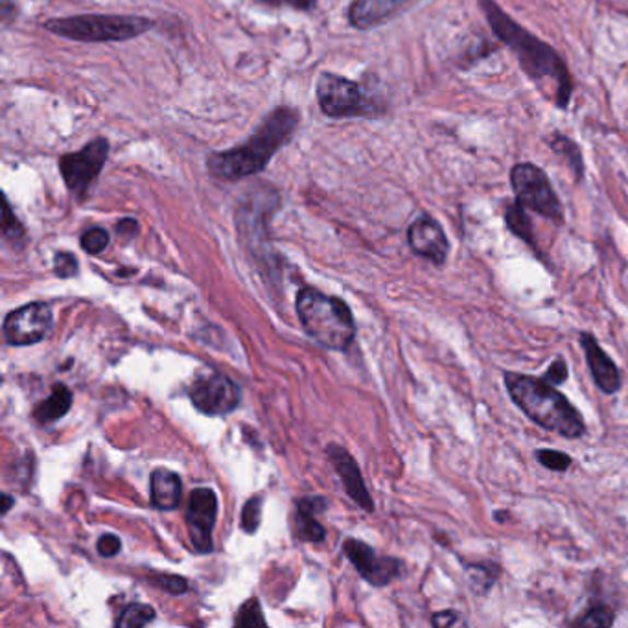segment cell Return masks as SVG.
<instances>
[{"label":"cell","instance_id":"obj_1","mask_svg":"<svg viewBox=\"0 0 628 628\" xmlns=\"http://www.w3.org/2000/svg\"><path fill=\"white\" fill-rule=\"evenodd\" d=\"M487 23L501 43L511 48L512 54L519 58L520 67L525 74L542 89L551 91V100L559 109H566L573 94L570 70L559 53L522 28L511 15H507L495 0H479Z\"/></svg>","mask_w":628,"mask_h":628},{"label":"cell","instance_id":"obj_2","mask_svg":"<svg viewBox=\"0 0 628 628\" xmlns=\"http://www.w3.org/2000/svg\"><path fill=\"white\" fill-rule=\"evenodd\" d=\"M299 126V113L291 107L271 111L244 144L228 152L210 153L207 170L216 179L239 181L266 170L275 153L290 142Z\"/></svg>","mask_w":628,"mask_h":628},{"label":"cell","instance_id":"obj_3","mask_svg":"<svg viewBox=\"0 0 628 628\" xmlns=\"http://www.w3.org/2000/svg\"><path fill=\"white\" fill-rule=\"evenodd\" d=\"M505 387L511 400L544 430L565 439H579L586 433L579 409L546 380L530 374L505 373Z\"/></svg>","mask_w":628,"mask_h":628},{"label":"cell","instance_id":"obj_4","mask_svg":"<svg viewBox=\"0 0 628 628\" xmlns=\"http://www.w3.org/2000/svg\"><path fill=\"white\" fill-rule=\"evenodd\" d=\"M298 314L310 338L325 349H349L356 336L354 317L341 299L304 288L299 291Z\"/></svg>","mask_w":628,"mask_h":628},{"label":"cell","instance_id":"obj_5","mask_svg":"<svg viewBox=\"0 0 628 628\" xmlns=\"http://www.w3.org/2000/svg\"><path fill=\"white\" fill-rule=\"evenodd\" d=\"M155 26L153 21L137 15H77L43 23L50 34L78 43H123L144 35Z\"/></svg>","mask_w":628,"mask_h":628},{"label":"cell","instance_id":"obj_6","mask_svg":"<svg viewBox=\"0 0 628 628\" xmlns=\"http://www.w3.org/2000/svg\"><path fill=\"white\" fill-rule=\"evenodd\" d=\"M315 94H317L321 111L326 117H367L376 111V104L369 98V94L360 83L338 77L334 72H321Z\"/></svg>","mask_w":628,"mask_h":628},{"label":"cell","instance_id":"obj_7","mask_svg":"<svg viewBox=\"0 0 628 628\" xmlns=\"http://www.w3.org/2000/svg\"><path fill=\"white\" fill-rule=\"evenodd\" d=\"M512 190L516 194V201L525 209L544 216L547 220L565 221V207L559 196L553 190L549 177L544 170L533 163H520L511 170Z\"/></svg>","mask_w":628,"mask_h":628},{"label":"cell","instance_id":"obj_8","mask_svg":"<svg viewBox=\"0 0 628 628\" xmlns=\"http://www.w3.org/2000/svg\"><path fill=\"white\" fill-rule=\"evenodd\" d=\"M109 140L98 137L83 146L80 152L65 153L59 158V172L74 198L80 201L88 198L89 190L93 188L109 158Z\"/></svg>","mask_w":628,"mask_h":628},{"label":"cell","instance_id":"obj_9","mask_svg":"<svg viewBox=\"0 0 628 628\" xmlns=\"http://www.w3.org/2000/svg\"><path fill=\"white\" fill-rule=\"evenodd\" d=\"M53 309L45 303L26 304L13 310L4 319V338L13 347L35 345L47 338L53 328Z\"/></svg>","mask_w":628,"mask_h":628},{"label":"cell","instance_id":"obj_10","mask_svg":"<svg viewBox=\"0 0 628 628\" xmlns=\"http://www.w3.org/2000/svg\"><path fill=\"white\" fill-rule=\"evenodd\" d=\"M190 400L201 414L220 417L239 408L240 389L228 376L209 373L194 382Z\"/></svg>","mask_w":628,"mask_h":628},{"label":"cell","instance_id":"obj_11","mask_svg":"<svg viewBox=\"0 0 628 628\" xmlns=\"http://www.w3.org/2000/svg\"><path fill=\"white\" fill-rule=\"evenodd\" d=\"M347 559L356 566V570L373 586H387L391 581H395L400 575V560L391 559V557H380L373 547L367 546L363 542L350 540L345 542L344 546Z\"/></svg>","mask_w":628,"mask_h":628},{"label":"cell","instance_id":"obj_12","mask_svg":"<svg viewBox=\"0 0 628 628\" xmlns=\"http://www.w3.org/2000/svg\"><path fill=\"white\" fill-rule=\"evenodd\" d=\"M218 519L214 490L196 489L188 501L187 522L190 542L199 553L212 551V531Z\"/></svg>","mask_w":628,"mask_h":628},{"label":"cell","instance_id":"obj_13","mask_svg":"<svg viewBox=\"0 0 628 628\" xmlns=\"http://www.w3.org/2000/svg\"><path fill=\"white\" fill-rule=\"evenodd\" d=\"M408 242L415 255L428 258L437 266H442L449 258L450 242L446 233L431 216L422 214L409 225Z\"/></svg>","mask_w":628,"mask_h":628},{"label":"cell","instance_id":"obj_14","mask_svg":"<svg viewBox=\"0 0 628 628\" xmlns=\"http://www.w3.org/2000/svg\"><path fill=\"white\" fill-rule=\"evenodd\" d=\"M581 345L586 356L590 373L594 376V382L605 395H614L621 389V374L610 356L601 349L597 339L590 332H582Z\"/></svg>","mask_w":628,"mask_h":628},{"label":"cell","instance_id":"obj_15","mask_svg":"<svg viewBox=\"0 0 628 628\" xmlns=\"http://www.w3.org/2000/svg\"><path fill=\"white\" fill-rule=\"evenodd\" d=\"M415 0H354L349 8V21L354 28L371 30L411 7Z\"/></svg>","mask_w":628,"mask_h":628},{"label":"cell","instance_id":"obj_16","mask_svg":"<svg viewBox=\"0 0 628 628\" xmlns=\"http://www.w3.org/2000/svg\"><path fill=\"white\" fill-rule=\"evenodd\" d=\"M328 455H330L332 463L336 466V472H338L341 479H344L345 490L349 492L350 498H352L363 511L373 512V500H371V495H369V490H367L365 484H363V477H361V472L358 465H356V461L347 454V450L339 449V446H330V449H328Z\"/></svg>","mask_w":628,"mask_h":628},{"label":"cell","instance_id":"obj_17","mask_svg":"<svg viewBox=\"0 0 628 628\" xmlns=\"http://www.w3.org/2000/svg\"><path fill=\"white\" fill-rule=\"evenodd\" d=\"M153 507L159 511H174L181 501V479L174 472L158 468L152 472L150 479Z\"/></svg>","mask_w":628,"mask_h":628},{"label":"cell","instance_id":"obj_18","mask_svg":"<svg viewBox=\"0 0 628 628\" xmlns=\"http://www.w3.org/2000/svg\"><path fill=\"white\" fill-rule=\"evenodd\" d=\"M323 507L325 503L319 498L299 501L298 516H295V535L299 538H303L304 542H321L325 538V530L314 519L315 512H319Z\"/></svg>","mask_w":628,"mask_h":628},{"label":"cell","instance_id":"obj_19","mask_svg":"<svg viewBox=\"0 0 628 628\" xmlns=\"http://www.w3.org/2000/svg\"><path fill=\"white\" fill-rule=\"evenodd\" d=\"M72 406V393L63 384L54 385L53 395L42 402L34 411V419L42 426L53 425L69 414Z\"/></svg>","mask_w":628,"mask_h":628},{"label":"cell","instance_id":"obj_20","mask_svg":"<svg viewBox=\"0 0 628 628\" xmlns=\"http://www.w3.org/2000/svg\"><path fill=\"white\" fill-rule=\"evenodd\" d=\"M466 575L470 579L472 590L477 595H485L500 579L501 566L496 562H474L466 566Z\"/></svg>","mask_w":628,"mask_h":628},{"label":"cell","instance_id":"obj_21","mask_svg":"<svg viewBox=\"0 0 628 628\" xmlns=\"http://www.w3.org/2000/svg\"><path fill=\"white\" fill-rule=\"evenodd\" d=\"M549 144H551L553 152L557 153L566 164H570L571 172L575 174L577 181H581L582 175H584V166H582V155L579 146L560 133L553 135Z\"/></svg>","mask_w":628,"mask_h":628},{"label":"cell","instance_id":"obj_22","mask_svg":"<svg viewBox=\"0 0 628 628\" xmlns=\"http://www.w3.org/2000/svg\"><path fill=\"white\" fill-rule=\"evenodd\" d=\"M507 228L511 229L512 234H516L519 239L524 240L531 247H536L535 234H533V225H531L530 216L525 214L524 205L520 201L507 207L505 212Z\"/></svg>","mask_w":628,"mask_h":628},{"label":"cell","instance_id":"obj_23","mask_svg":"<svg viewBox=\"0 0 628 628\" xmlns=\"http://www.w3.org/2000/svg\"><path fill=\"white\" fill-rule=\"evenodd\" d=\"M155 610L152 606L142 605V603H133L123 612V616L118 617L117 627L123 628H140L146 627L148 623L153 621Z\"/></svg>","mask_w":628,"mask_h":628},{"label":"cell","instance_id":"obj_24","mask_svg":"<svg viewBox=\"0 0 628 628\" xmlns=\"http://www.w3.org/2000/svg\"><path fill=\"white\" fill-rule=\"evenodd\" d=\"M616 621V614L608 606H594L584 614V616L579 617L575 621L571 623L573 627H592V628H606L612 627Z\"/></svg>","mask_w":628,"mask_h":628},{"label":"cell","instance_id":"obj_25","mask_svg":"<svg viewBox=\"0 0 628 628\" xmlns=\"http://www.w3.org/2000/svg\"><path fill=\"white\" fill-rule=\"evenodd\" d=\"M234 625H236V627H266V619H264L258 601H247V603L240 608L239 617H236Z\"/></svg>","mask_w":628,"mask_h":628},{"label":"cell","instance_id":"obj_26","mask_svg":"<svg viewBox=\"0 0 628 628\" xmlns=\"http://www.w3.org/2000/svg\"><path fill=\"white\" fill-rule=\"evenodd\" d=\"M536 461L542 466H546L547 470L553 472H566L571 465L570 455L562 454L559 450H538L536 452Z\"/></svg>","mask_w":628,"mask_h":628},{"label":"cell","instance_id":"obj_27","mask_svg":"<svg viewBox=\"0 0 628 628\" xmlns=\"http://www.w3.org/2000/svg\"><path fill=\"white\" fill-rule=\"evenodd\" d=\"M109 245V234L104 229L93 228L82 236V247L89 255H100Z\"/></svg>","mask_w":628,"mask_h":628},{"label":"cell","instance_id":"obj_28","mask_svg":"<svg viewBox=\"0 0 628 628\" xmlns=\"http://www.w3.org/2000/svg\"><path fill=\"white\" fill-rule=\"evenodd\" d=\"M260 516H263V498L256 496L245 503L244 512H242V527L245 533H255L258 530Z\"/></svg>","mask_w":628,"mask_h":628},{"label":"cell","instance_id":"obj_29","mask_svg":"<svg viewBox=\"0 0 628 628\" xmlns=\"http://www.w3.org/2000/svg\"><path fill=\"white\" fill-rule=\"evenodd\" d=\"M2 234H4V239L12 240V242L24 236L23 225L18 220V216L13 214L8 199H4V210H2Z\"/></svg>","mask_w":628,"mask_h":628},{"label":"cell","instance_id":"obj_30","mask_svg":"<svg viewBox=\"0 0 628 628\" xmlns=\"http://www.w3.org/2000/svg\"><path fill=\"white\" fill-rule=\"evenodd\" d=\"M54 271L61 279H70L78 274V258L70 253H58L54 258Z\"/></svg>","mask_w":628,"mask_h":628},{"label":"cell","instance_id":"obj_31","mask_svg":"<svg viewBox=\"0 0 628 628\" xmlns=\"http://www.w3.org/2000/svg\"><path fill=\"white\" fill-rule=\"evenodd\" d=\"M568 374L570 371H568V363H566L565 358H557L551 365L547 367L546 373L542 374L540 379L546 380L547 384L560 385L568 380Z\"/></svg>","mask_w":628,"mask_h":628},{"label":"cell","instance_id":"obj_32","mask_svg":"<svg viewBox=\"0 0 628 628\" xmlns=\"http://www.w3.org/2000/svg\"><path fill=\"white\" fill-rule=\"evenodd\" d=\"M155 582L158 586L166 590L168 594L179 595L185 594L188 590V584L183 577L177 575H158L155 577Z\"/></svg>","mask_w":628,"mask_h":628},{"label":"cell","instance_id":"obj_33","mask_svg":"<svg viewBox=\"0 0 628 628\" xmlns=\"http://www.w3.org/2000/svg\"><path fill=\"white\" fill-rule=\"evenodd\" d=\"M120 547H123V542L115 535H104L98 540V553L107 559L115 557L120 551Z\"/></svg>","mask_w":628,"mask_h":628},{"label":"cell","instance_id":"obj_34","mask_svg":"<svg viewBox=\"0 0 628 628\" xmlns=\"http://www.w3.org/2000/svg\"><path fill=\"white\" fill-rule=\"evenodd\" d=\"M457 621H460V616H457V612L454 610L437 612V614H433V617H431V625L439 628L452 627V625H455Z\"/></svg>","mask_w":628,"mask_h":628},{"label":"cell","instance_id":"obj_35","mask_svg":"<svg viewBox=\"0 0 628 628\" xmlns=\"http://www.w3.org/2000/svg\"><path fill=\"white\" fill-rule=\"evenodd\" d=\"M137 231H139V223L131 220V218H126V220L120 221L117 225V233L120 234V236H126V239H131L133 234H137Z\"/></svg>","mask_w":628,"mask_h":628},{"label":"cell","instance_id":"obj_36","mask_svg":"<svg viewBox=\"0 0 628 628\" xmlns=\"http://www.w3.org/2000/svg\"><path fill=\"white\" fill-rule=\"evenodd\" d=\"M315 2L317 0H284V4H290L291 8H295V10H312L315 7Z\"/></svg>","mask_w":628,"mask_h":628},{"label":"cell","instance_id":"obj_37","mask_svg":"<svg viewBox=\"0 0 628 628\" xmlns=\"http://www.w3.org/2000/svg\"><path fill=\"white\" fill-rule=\"evenodd\" d=\"M12 498L8 495H2V514H7L10 511V505H12Z\"/></svg>","mask_w":628,"mask_h":628},{"label":"cell","instance_id":"obj_38","mask_svg":"<svg viewBox=\"0 0 628 628\" xmlns=\"http://www.w3.org/2000/svg\"><path fill=\"white\" fill-rule=\"evenodd\" d=\"M264 4H268V7H280V4H284V0H260Z\"/></svg>","mask_w":628,"mask_h":628}]
</instances>
